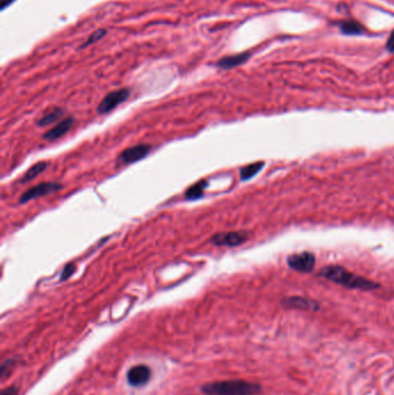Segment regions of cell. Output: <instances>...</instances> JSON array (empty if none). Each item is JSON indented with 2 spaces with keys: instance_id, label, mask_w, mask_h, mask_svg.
<instances>
[{
  "instance_id": "6da1fadb",
  "label": "cell",
  "mask_w": 394,
  "mask_h": 395,
  "mask_svg": "<svg viewBox=\"0 0 394 395\" xmlns=\"http://www.w3.org/2000/svg\"><path fill=\"white\" fill-rule=\"evenodd\" d=\"M319 275L325 277L331 282L338 283L349 289H361V290H373L379 287L373 281L365 279L360 275L352 273L341 266H326L321 269Z\"/></svg>"
},
{
  "instance_id": "7a4b0ae2",
  "label": "cell",
  "mask_w": 394,
  "mask_h": 395,
  "mask_svg": "<svg viewBox=\"0 0 394 395\" xmlns=\"http://www.w3.org/2000/svg\"><path fill=\"white\" fill-rule=\"evenodd\" d=\"M201 390L206 395H257L261 386L245 380H224L206 384Z\"/></svg>"
},
{
  "instance_id": "3957f363",
  "label": "cell",
  "mask_w": 394,
  "mask_h": 395,
  "mask_svg": "<svg viewBox=\"0 0 394 395\" xmlns=\"http://www.w3.org/2000/svg\"><path fill=\"white\" fill-rule=\"evenodd\" d=\"M130 97V89L122 88L117 89L111 93H109L108 95H105L104 99L100 102L99 107H97V113L99 115H107L112 110L120 105L124 102H126Z\"/></svg>"
},
{
  "instance_id": "277c9868",
  "label": "cell",
  "mask_w": 394,
  "mask_h": 395,
  "mask_svg": "<svg viewBox=\"0 0 394 395\" xmlns=\"http://www.w3.org/2000/svg\"><path fill=\"white\" fill-rule=\"evenodd\" d=\"M61 185L56 182H46V183H40L37 185H35L33 187H30L27 191H25L21 194L20 199H19V202L20 203H26L29 202L34 199L44 197V195L52 194L57 191L61 190Z\"/></svg>"
},
{
  "instance_id": "5b68a950",
  "label": "cell",
  "mask_w": 394,
  "mask_h": 395,
  "mask_svg": "<svg viewBox=\"0 0 394 395\" xmlns=\"http://www.w3.org/2000/svg\"><path fill=\"white\" fill-rule=\"evenodd\" d=\"M249 240V232L247 231H225L217 232L210 237L209 242L215 246H239Z\"/></svg>"
},
{
  "instance_id": "8992f818",
  "label": "cell",
  "mask_w": 394,
  "mask_h": 395,
  "mask_svg": "<svg viewBox=\"0 0 394 395\" xmlns=\"http://www.w3.org/2000/svg\"><path fill=\"white\" fill-rule=\"evenodd\" d=\"M288 266L296 272L310 273L313 271L316 266V257L312 252H302L296 253L288 257Z\"/></svg>"
},
{
  "instance_id": "52a82bcc",
  "label": "cell",
  "mask_w": 394,
  "mask_h": 395,
  "mask_svg": "<svg viewBox=\"0 0 394 395\" xmlns=\"http://www.w3.org/2000/svg\"><path fill=\"white\" fill-rule=\"evenodd\" d=\"M151 150V146L146 143H140L132 146L130 148L124 149L118 156V164L120 166H126V164H132L145 159Z\"/></svg>"
},
{
  "instance_id": "ba28073f",
  "label": "cell",
  "mask_w": 394,
  "mask_h": 395,
  "mask_svg": "<svg viewBox=\"0 0 394 395\" xmlns=\"http://www.w3.org/2000/svg\"><path fill=\"white\" fill-rule=\"evenodd\" d=\"M150 375L151 371L147 365H135L127 372V381L131 386L140 387L149 381Z\"/></svg>"
},
{
  "instance_id": "9c48e42d",
  "label": "cell",
  "mask_w": 394,
  "mask_h": 395,
  "mask_svg": "<svg viewBox=\"0 0 394 395\" xmlns=\"http://www.w3.org/2000/svg\"><path fill=\"white\" fill-rule=\"evenodd\" d=\"M283 305H286L288 307L298 308V310H306V311H318L321 305L318 302H316L313 299L305 298V297L301 296H291L287 297L283 299Z\"/></svg>"
},
{
  "instance_id": "30bf717a",
  "label": "cell",
  "mask_w": 394,
  "mask_h": 395,
  "mask_svg": "<svg viewBox=\"0 0 394 395\" xmlns=\"http://www.w3.org/2000/svg\"><path fill=\"white\" fill-rule=\"evenodd\" d=\"M250 57H251L250 52H242L239 54H232V56H225L218 59L215 62V66L222 69H231L237 67V66L243 65L244 62L249 60Z\"/></svg>"
},
{
  "instance_id": "8fae6325",
  "label": "cell",
  "mask_w": 394,
  "mask_h": 395,
  "mask_svg": "<svg viewBox=\"0 0 394 395\" xmlns=\"http://www.w3.org/2000/svg\"><path fill=\"white\" fill-rule=\"evenodd\" d=\"M73 123L74 120L72 117L62 119L61 122H59L57 125H54L52 128H50V130L43 135V138L48 140V141H54V140L61 138L62 135H65L66 133L71 130Z\"/></svg>"
},
{
  "instance_id": "7c38bea8",
  "label": "cell",
  "mask_w": 394,
  "mask_h": 395,
  "mask_svg": "<svg viewBox=\"0 0 394 395\" xmlns=\"http://www.w3.org/2000/svg\"><path fill=\"white\" fill-rule=\"evenodd\" d=\"M208 181L207 179H201V181L197 182L193 185H191L185 192V199L186 200H198V199L202 198L206 189L208 187Z\"/></svg>"
},
{
  "instance_id": "4fadbf2b",
  "label": "cell",
  "mask_w": 394,
  "mask_h": 395,
  "mask_svg": "<svg viewBox=\"0 0 394 395\" xmlns=\"http://www.w3.org/2000/svg\"><path fill=\"white\" fill-rule=\"evenodd\" d=\"M339 28H340L342 34L349 35V36H352V35H354V36L355 35H362L365 31L364 27L360 22L354 20H346L340 22L339 23Z\"/></svg>"
},
{
  "instance_id": "5bb4252c",
  "label": "cell",
  "mask_w": 394,
  "mask_h": 395,
  "mask_svg": "<svg viewBox=\"0 0 394 395\" xmlns=\"http://www.w3.org/2000/svg\"><path fill=\"white\" fill-rule=\"evenodd\" d=\"M46 167H48V163L44 162V161H41L36 164H34L33 167H30L28 170H27V173L22 176L20 183L21 184H26L30 181H33L38 176H41L43 173H44Z\"/></svg>"
},
{
  "instance_id": "9a60e30c",
  "label": "cell",
  "mask_w": 394,
  "mask_h": 395,
  "mask_svg": "<svg viewBox=\"0 0 394 395\" xmlns=\"http://www.w3.org/2000/svg\"><path fill=\"white\" fill-rule=\"evenodd\" d=\"M264 166H265V162L260 161V162L248 164V166L241 168V171H240L241 179L242 181H249V179L255 177V176L263 169Z\"/></svg>"
},
{
  "instance_id": "2e32d148",
  "label": "cell",
  "mask_w": 394,
  "mask_h": 395,
  "mask_svg": "<svg viewBox=\"0 0 394 395\" xmlns=\"http://www.w3.org/2000/svg\"><path fill=\"white\" fill-rule=\"evenodd\" d=\"M62 115H64V111L60 108H53L51 110H49L48 112H45V115L42 117V118L38 120L37 124L38 126H46V125H51L53 123H56L59 120Z\"/></svg>"
},
{
  "instance_id": "e0dca14e",
  "label": "cell",
  "mask_w": 394,
  "mask_h": 395,
  "mask_svg": "<svg viewBox=\"0 0 394 395\" xmlns=\"http://www.w3.org/2000/svg\"><path fill=\"white\" fill-rule=\"evenodd\" d=\"M105 34H107V30H105V29H97L96 31H94V33L91 35V36L88 37V40L86 41L83 45H81V49L87 48V46L94 44V43H96V42H99L100 40H102V38L105 36Z\"/></svg>"
},
{
  "instance_id": "ac0fdd59",
  "label": "cell",
  "mask_w": 394,
  "mask_h": 395,
  "mask_svg": "<svg viewBox=\"0 0 394 395\" xmlns=\"http://www.w3.org/2000/svg\"><path fill=\"white\" fill-rule=\"evenodd\" d=\"M74 271H75V265H74L73 263H69V264L66 265L61 272L60 281H66L67 279H69V277L73 275Z\"/></svg>"
},
{
  "instance_id": "d6986e66",
  "label": "cell",
  "mask_w": 394,
  "mask_h": 395,
  "mask_svg": "<svg viewBox=\"0 0 394 395\" xmlns=\"http://www.w3.org/2000/svg\"><path fill=\"white\" fill-rule=\"evenodd\" d=\"M386 49H387L388 52H394V30L389 35L387 42H386Z\"/></svg>"
},
{
  "instance_id": "ffe728a7",
  "label": "cell",
  "mask_w": 394,
  "mask_h": 395,
  "mask_svg": "<svg viewBox=\"0 0 394 395\" xmlns=\"http://www.w3.org/2000/svg\"><path fill=\"white\" fill-rule=\"evenodd\" d=\"M2 395H18V388L15 386L7 387L2 392Z\"/></svg>"
},
{
  "instance_id": "44dd1931",
  "label": "cell",
  "mask_w": 394,
  "mask_h": 395,
  "mask_svg": "<svg viewBox=\"0 0 394 395\" xmlns=\"http://www.w3.org/2000/svg\"><path fill=\"white\" fill-rule=\"evenodd\" d=\"M15 2V0H0V9L5 10L7 6L12 5Z\"/></svg>"
}]
</instances>
